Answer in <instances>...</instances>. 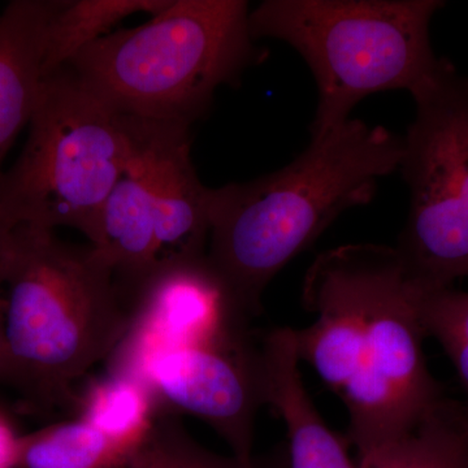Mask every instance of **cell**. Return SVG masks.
<instances>
[{"mask_svg":"<svg viewBox=\"0 0 468 468\" xmlns=\"http://www.w3.org/2000/svg\"><path fill=\"white\" fill-rule=\"evenodd\" d=\"M258 349L263 403L284 421L291 468H358L346 443L311 401L301 374L295 329H272L261 337Z\"/></svg>","mask_w":468,"mask_h":468,"instance_id":"11","label":"cell"},{"mask_svg":"<svg viewBox=\"0 0 468 468\" xmlns=\"http://www.w3.org/2000/svg\"><path fill=\"white\" fill-rule=\"evenodd\" d=\"M421 295L396 248L374 243L322 252L304 276L302 301L316 319L295 329L298 356L344 402L358 462L443 401L424 356Z\"/></svg>","mask_w":468,"mask_h":468,"instance_id":"1","label":"cell"},{"mask_svg":"<svg viewBox=\"0 0 468 468\" xmlns=\"http://www.w3.org/2000/svg\"><path fill=\"white\" fill-rule=\"evenodd\" d=\"M15 227L16 226L0 211V332H2L3 309H5V282L8 245Z\"/></svg>","mask_w":468,"mask_h":468,"instance_id":"21","label":"cell"},{"mask_svg":"<svg viewBox=\"0 0 468 468\" xmlns=\"http://www.w3.org/2000/svg\"><path fill=\"white\" fill-rule=\"evenodd\" d=\"M54 5L50 0H15L0 15V167L36 110Z\"/></svg>","mask_w":468,"mask_h":468,"instance_id":"12","label":"cell"},{"mask_svg":"<svg viewBox=\"0 0 468 468\" xmlns=\"http://www.w3.org/2000/svg\"><path fill=\"white\" fill-rule=\"evenodd\" d=\"M249 16L243 0H171L147 23L110 33L64 68L117 115L190 126L220 86L260 61Z\"/></svg>","mask_w":468,"mask_h":468,"instance_id":"4","label":"cell"},{"mask_svg":"<svg viewBox=\"0 0 468 468\" xmlns=\"http://www.w3.org/2000/svg\"><path fill=\"white\" fill-rule=\"evenodd\" d=\"M141 378L158 412L201 419L230 446L242 468H255L254 423L264 403L260 351L250 332L160 351L146 363Z\"/></svg>","mask_w":468,"mask_h":468,"instance_id":"9","label":"cell"},{"mask_svg":"<svg viewBox=\"0 0 468 468\" xmlns=\"http://www.w3.org/2000/svg\"><path fill=\"white\" fill-rule=\"evenodd\" d=\"M249 320L207 255L165 268L132 298L131 326L109 372L141 378L160 351L248 334Z\"/></svg>","mask_w":468,"mask_h":468,"instance_id":"10","label":"cell"},{"mask_svg":"<svg viewBox=\"0 0 468 468\" xmlns=\"http://www.w3.org/2000/svg\"><path fill=\"white\" fill-rule=\"evenodd\" d=\"M80 417L117 441L137 449L156 414L155 399L141 378L109 372L77 397Z\"/></svg>","mask_w":468,"mask_h":468,"instance_id":"16","label":"cell"},{"mask_svg":"<svg viewBox=\"0 0 468 468\" xmlns=\"http://www.w3.org/2000/svg\"><path fill=\"white\" fill-rule=\"evenodd\" d=\"M171 0H68L55 2L46 33L43 76L67 67L86 48L135 14L155 16Z\"/></svg>","mask_w":468,"mask_h":468,"instance_id":"13","label":"cell"},{"mask_svg":"<svg viewBox=\"0 0 468 468\" xmlns=\"http://www.w3.org/2000/svg\"><path fill=\"white\" fill-rule=\"evenodd\" d=\"M420 320L427 337L441 345L455 369L464 402L461 403L468 432V292L442 289L420 298Z\"/></svg>","mask_w":468,"mask_h":468,"instance_id":"18","label":"cell"},{"mask_svg":"<svg viewBox=\"0 0 468 468\" xmlns=\"http://www.w3.org/2000/svg\"><path fill=\"white\" fill-rule=\"evenodd\" d=\"M20 156L0 174V211L15 226L80 230L90 241L132 153L128 117L85 90L68 68L43 77Z\"/></svg>","mask_w":468,"mask_h":468,"instance_id":"6","label":"cell"},{"mask_svg":"<svg viewBox=\"0 0 468 468\" xmlns=\"http://www.w3.org/2000/svg\"><path fill=\"white\" fill-rule=\"evenodd\" d=\"M466 435H467L466 457H464L463 467H462V468H468V432H467V430H466Z\"/></svg>","mask_w":468,"mask_h":468,"instance_id":"22","label":"cell"},{"mask_svg":"<svg viewBox=\"0 0 468 468\" xmlns=\"http://www.w3.org/2000/svg\"><path fill=\"white\" fill-rule=\"evenodd\" d=\"M131 323V304L91 245H70L43 228H14L0 384L36 410L76 403L77 381L112 356Z\"/></svg>","mask_w":468,"mask_h":468,"instance_id":"3","label":"cell"},{"mask_svg":"<svg viewBox=\"0 0 468 468\" xmlns=\"http://www.w3.org/2000/svg\"><path fill=\"white\" fill-rule=\"evenodd\" d=\"M439 0H266L250 11L252 38L279 39L303 58L318 86L311 137L349 122L368 95L415 94L446 58L431 45Z\"/></svg>","mask_w":468,"mask_h":468,"instance_id":"5","label":"cell"},{"mask_svg":"<svg viewBox=\"0 0 468 468\" xmlns=\"http://www.w3.org/2000/svg\"><path fill=\"white\" fill-rule=\"evenodd\" d=\"M466 449L461 403L443 399L411 432L358 462V468H462Z\"/></svg>","mask_w":468,"mask_h":468,"instance_id":"15","label":"cell"},{"mask_svg":"<svg viewBox=\"0 0 468 468\" xmlns=\"http://www.w3.org/2000/svg\"><path fill=\"white\" fill-rule=\"evenodd\" d=\"M135 451L79 418L21 435L18 468H129Z\"/></svg>","mask_w":468,"mask_h":468,"instance_id":"14","label":"cell"},{"mask_svg":"<svg viewBox=\"0 0 468 468\" xmlns=\"http://www.w3.org/2000/svg\"><path fill=\"white\" fill-rule=\"evenodd\" d=\"M402 154L401 137L350 119L311 137L284 168L212 189L206 255L249 318L289 261L345 211L372 201L378 181L399 171Z\"/></svg>","mask_w":468,"mask_h":468,"instance_id":"2","label":"cell"},{"mask_svg":"<svg viewBox=\"0 0 468 468\" xmlns=\"http://www.w3.org/2000/svg\"><path fill=\"white\" fill-rule=\"evenodd\" d=\"M132 153L90 245L132 297L159 271L207 254L212 189L190 156V126L128 117Z\"/></svg>","mask_w":468,"mask_h":468,"instance_id":"7","label":"cell"},{"mask_svg":"<svg viewBox=\"0 0 468 468\" xmlns=\"http://www.w3.org/2000/svg\"><path fill=\"white\" fill-rule=\"evenodd\" d=\"M129 468H242L233 457H221L199 445L180 418L158 412L134 452Z\"/></svg>","mask_w":468,"mask_h":468,"instance_id":"19","label":"cell"},{"mask_svg":"<svg viewBox=\"0 0 468 468\" xmlns=\"http://www.w3.org/2000/svg\"><path fill=\"white\" fill-rule=\"evenodd\" d=\"M432 101L441 122L455 183L468 211V79L446 60L435 79L415 92Z\"/></svg>","mask_w":468,"mask_h":468,"instance_id":"17","label":"cell"},{"mask_svg":"<svg viewBox=\"0 0 468 468\" xmlns=\"http://www.w3.org/2000/svg\"><path fill=\"white\" fill-rule=\"evenodd\" d=\"M21 435L0 414V468H18V443Z\"/></svg>","mask_w":468,"mask_h":468,"instance_id":"20","label":"cell"},{"mask_svg":"<svg viewBox=\"0 0 468 468\" xmlns=\"http://www.w3.org/2000/svg\"><path fill=\"white\" fill-rule=\"evenodd\" d=\"M417 112L403 141L410 190L408 221L396 250L419 291L452 288L468 277V211L452 176L441 122L432 101L414 97Z\"/></svg>","mask_w":468,"mask_h":468,"instance_id":"8","label":"cell"}]
</instances>
